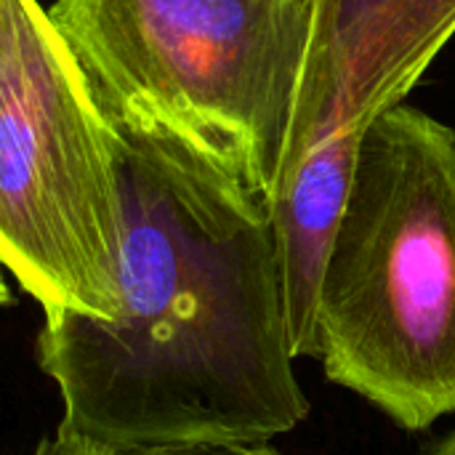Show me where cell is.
I'll return each instance as SVG.
<instances>
[{
    "instance_id": "8992f818",
    "label": "cell",
    "mask_w": 455,
    "mask_h": 455,
    "mask_svg": "<svg viewBox=\"0 0 455 455\" xmlns=\"http://www.w3.org/2000/svg\"><path fill=\"white\" fill-rule=\"evenodd\" d=\"M455 35V0H424L405 45L400 51L389 91H387V104L395 107L405 101L411 88L421 80V75L429 69L435 56L451 43Z\"/></svg>"
},
{
    "instance_id": "52a82bcc",
    "label": "cell",
    "mask_w": 455,
    "mask_h": 455,
    "mask_svg": "<svg viewBox=\"0 0 455 455\" xmlns=\"http://www.w3.org/2000/svg\"><path fill=\"white\" fill-rule=\"evenodd\" d=\"M27 455H280L272 443H229V445H149V448H101L77 440L61 429L43 437Z\"/></svg>"
},
{
    "instance_id": "ba28073f",
    "label": "cell",
    "mask_w": 455,
    "mask_h": 455,
    "mask_svg": "<svg viewBox=\"0 0 455 455\" xmlns=\"http://www.w3.org/2000/svg\"><path fill=\"white\" fill-rule=\"evenodd\" d=\"M429 455H455V429L448 435V440H443Z\"/></svg>"
},
{
    "instance_id": "7a4b0ae2",
    "label": "cell",
    "mask_w": 455,
    "mask_h": 455,
    "mask_svg": "<svg viewBox=\"0 0 455 455\" xmlns=\"http://www.w3.org/2000/svg\"><path fill=\"white\" fill-rule=\"evenodd\" d=\"M317 357L408 432L455 413V131L405 101L360 136L320 285Z\"/></svg>"
},
{
    "instance_id": "277c9868",
    "label": "cell",
    "mask_w": 455,
    "mask_h": 455,
    "mask_svg": "<svg viewBox=\"0 0 455 455\" xmlns=\"http://www.w3.org/2000/svg\"><path fill=\"white\" fill-rule=\"evenodd\" d=\"M120 136L40 0H0V259L53 315L123 307Z\"/></svg>"
},
{
    "instance_id": "3957f363",
    "label": "cell",
    "mask_w": 455,
    "mask_h": 455,
    "mask_svg": "<svg viewBox=\"0 0 455 455\" xmlns=\"http://www.w3.org/2000/svg\"><path fill=\"white\" fill-rule=\"evenodd\" d=\"M320 0H53L48 13L120 128L179 139L272 200Z\"/></svg>"
},
{
    "instance_id": "5b68a950",
    "label": "cell",
    "mask_w": 455,
    "mask_h": 455,
    "mask_svg": "<svg viewBox=\"0 0 455 455\" xmlns=\"http://www.w3.org/2000/svg\"><path fill=\"white\" fill-rule=\"evenodd\" d=\"M421 5L424 0H320L280 181L312 144L344 128L363 131L379 112L389 109V80Z\"/></svg>"
},
{
    "instance_id": "6da1fadb",
    "label": "cell",
    "mask_w": 455,
    "mask_h": 455,
    "mask_svg": "<svg viewBox=\"0 0 455 455\" xmlns=\"http://www.w3.org/2000/svg\"><path fill=\"white\" fill-rule=\"evenodd\" d=\"M117 128L123 307L45 317L56 429L101 448L272 443L309 416L269 200L200 149Z\"/></svg>"
}]
</instances>
